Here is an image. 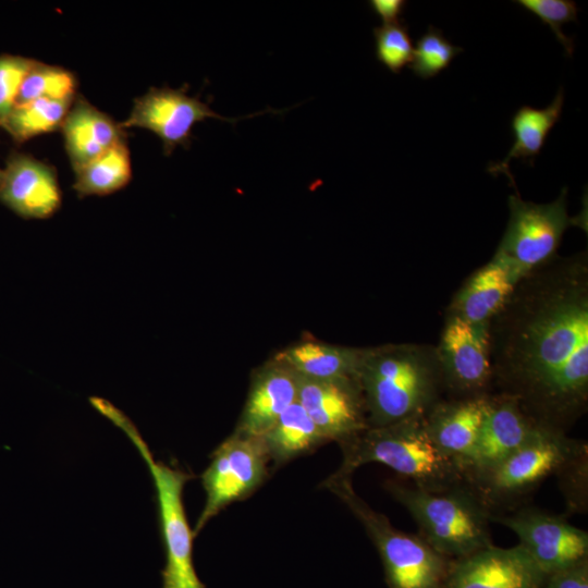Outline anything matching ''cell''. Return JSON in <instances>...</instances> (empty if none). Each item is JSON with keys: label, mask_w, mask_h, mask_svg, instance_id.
Segmentation results:
<instances>
[{"label": "cell", "mask_w": 588, "mask_h": 588, "mask_svg": "<svg viewBox=\"0 0 588 588\" xmlns=\"http://www.w3.org/2000/svg\"><path fill=\"white\" fill-rule=\"evenodd\" d=\"M297 402L326 441H342L368 428L363 394L356 378L316 379L298 376Z\"/></svg>", "instance_id": "13"}, {"label": "cell", "mask_w": 588, "mask_h": 588, "mask_svg": "<svg viewBox=\"0 0 588 588\" xmlns=\"http://www.w3.org/2000/svg\"><path fill=\"white\" fill-rule=\"evenodd\" d=\"M437 348L445 391L458 397L488 394L492 385L489 322L446 315Z\"/></svg>", "instance_id": "10"}, {"label": "cell", "mask_w": 588, "mask_h": 588, "mask_svg": "<svg viewBox=\"0 0 588 588\" xmlns=\"http://www.w3.org/2000/svg\"><path fill=\"white\" fill-rule=\"evenodd\" d=\"M35 61L21 56H0V121L15 106L22 83Z\"/></svg>", "instance_id": "30"}, {"label": "cell", "mask_w": 588, "mask_h": 588, "mask_svg": "<svg viewBox=\"0 0 588 588\" xmlns=\"http://www.w3.org/2000/svg\"><path fill=\"white\" fill-rule=\"evenodd\" d=\"M385 488L411 513L419 536L445 558L462 559L492 546L491 513L467 482L429 491L390 480Z\"/></svg>", "instance_id": "4"}, {"label": "cell", "mask_w": 588, "mask_h": 588, "mask_svg": "<svg viewBox=\"0 0 588 588\" xmlns=\"http://www.w3.org/2000/svg\"><path fill=\"white\" fill-rule=\"evenodd\" d=\"M510 219L504 235L494 253L520 280L523 277L556 256L567 228H586L583 215L567 213V187L549 204L523 200L516 192L509 197Z\"/></svg>", "instance_id": "8"}, {"label": "cell", "mask_w": 588, "mask_h": 588, "mask_svg": "<svg viewBox=\"0 0 588 588\" xmlns=\"http://www.w3.org/2000/svg\"><path fill=\"white\" fill-rule=\"evenodd\" d=\"M73 188L79 197L105 196L123 188L132 177L130 151L122 139L74 172Z\"/></svg>", "instance_id": "24"}, {"label": "cell", "mask_w": 588, "mask_h": 588, "mask_svg": "<svg viewBox=\"0 0 588 588\" xmlns=\"http://www.w3.org/2000/svg\"><path fill=\"white\" fill-rule=\"evenodd\" d=\"M297 396L298 375L272 357L253 373L234 431L261 437L286 408L297 402Z\"/></svg>", "instance_id": "17"}, {"label": "cell", "mask_w": 588, "mask_h": 588, "mask_svg": "<svg viewBox=\"0 0 588 588\" xmlns=\"http://www.w3.org/2000/svg\"><path fill=\"white\" fill-rule=\"evenodd\" d=\"M525 10L535 14L544 25H548L556 39L563 45L565 53L572 57L574 51L573 38L567 37L562 26L577 20L578 8L572 0H517Z\"/></svg>", "instance_id": "29"}, {"label": "cell", "mask_w": 588, "mask_h": 588, "mask_svg": "<svg viewBox=\"0 0 588 588\" xmlns=\"http://www.w3.org/2000/svg\"><path fill=\"white\" fill-rule=\"evenodd\" d=\"M492 384L538 425L564 431L588 404V256L523 277L490 320Z\"/></svg>", "instance_id": "1"}, {"label": "cell", "mask_w": 588, "mask_h": 588, "mask_svg": "<svg viewBox=\"0 0 588 588\" xmlns=\"http://www.w3.org/2000/svg\"><path fill=\"white\" fill-rule=\"evenodd\" d=\"M77 79L74 73L58 65L35 61L20 88L15 106L35 99H74Z\"/></svg>", "instance_id": "26"}, {"label": "cell", "mask_w": 588, "mask_h": 588, "mask_svg": "<svg viewBox=\"0 0 588 588\" xmlns=\"http://www.w3.org/2000/svg\"><path fill=\"white\" fill-rule=\"evenodd\" d=\"M1 175H2V170L0 169V180H1Z\"/></svg>", "instance_id": "33"}, {"label": "cell", "mask_w": 588, "mask_h": 588, "mask_svg": "<svg viewBox=\"0 0 588 588\" xmlns=\"http://www.w3.org/2000/svg\"><path fill=\"white\" fill-rule=\"evenodd\" d=\"M539 425L506 394H490L476 444L461 468L464 480L471 485L516 451Z\"/></svg>", "instance_id": "14"}, {"label": "cell", "mask_w": 588, "mask_h": 588, "mask_svg": "<svg viewBox=\"0 0 588 588\" xmlns=\"http://www.w3.org/2000/svg\"><path fill=\"white\" fill-rule=\"evenodd\" d=\"M74 172L126 139L120 123L76 95L61 125Z\"/></svg>", "instance_id": "20"}, {"label": "cell", "mask_w": 588, "mask_h": 588, "mask_svg": "<svg viewBox=\"0 0 588 588\" xmlns=\"http://www.w3.org/2000/svg\"><path fill=\"white\" fill-rule=\"evenodd\" d=\"M363 352L364 348L304 339L284 347L273 358L306 378H355Z\"/></svg>", "instance_id": "21"}, {"label": "cell", "mask_w": 588, "mask_h": 588, "mask_svg": "<svg viewBox=\"0 0 588 588\" xmlns=\"http://www.w3.org/2000/svg\"><path fill=\"white\" fill-rule=\"evenodd\" d=\"M543 588H588V560L549 575Z\"/></svg>", "instance_id": "31"}, {"label": "cell", "mask_w": 588, "mask_h": 588, "mask_svg": "<svg viewBox=\"0 0 588 588\" xmlns=\"http://www.w3.org/2000/svg\"><path fill=\"white\" fill-rule=\"evenodd\" d=\"M73 100L40 98L16 105L0 121V126L16 144H23L37 135L61 128Z\"/></svg>", "instance_id": "25"}, {"label": "cell", "mask_w": 588, "mask_h": 588, "mask_svg": "<svg viewBox=\"0 0 588 588\" xmlns=\"http://www.w3.org/2000/svg\"><path fill=\"white\" fill-rule=\"evenodd\" d=\"M490 522L515 532L547 577L588 560V534L562 516L527 507L507 516L490 514Z\"/></svg>", "instance_id": "11"}, {"label": "cell", "mask_w": 588, "mask_h": 588, "mask_svg": "<svg viewBox=\"0 0 588 588\" xmlns=\"http://www.w3.org/2000/svg\"><path fill=\"white\" fill-rule=\"evenodd\" d=\"M376 57L390 72L399 74L412 63L414 46L404 21L373 28Z\"/></svg>", "instance_id": "28"}, {"label": "cell", "mask_w": 588, "mask_h": 588, "mask_svg": "<svg viewBox=\"0 0 588 588\" xmlns=\"http://www.w3.org/2000/svg\"><path fill=\"white\" fill-rule=\"evenodd\" d=\"M187 85L172 89L151 87L134 100L128 118L120 123L124 130L137 126L154 132L162 142L163 152L169 156L177 146L188 148L194 125L207 119L235 123L241 118H225L215 112L198 97L186 94Z\"/></svg>", "instance_id": "12"}, {"label": "cell", "mask_w": 588, "mask_h": 588, "mask_svg": "<svg viewBox=\"0 0 588 588\" xmlns=\"http://www.w3.org/2000/svg\"><path fill=\"white\" fill-rule=\"evenodd\" d=\"M352 475L335 471L324 485L365 527L382 561L388 588H444L452 560L437 552L419 535L394 528L372 510L352 486Z\"/></svg>", "instance_id": "6"}, {"label": "cell", "mask_w": 588, "mask_h": 588, "mask_svg": "<svg viewBox=\"0 0 588 588\" xmlns=\"http://www.w3.org/2000/svg\"><path fill=\"white\" fill-rule=\"evenodd\" d=\"M462 51L463 48L451 44L439 28L429 25L427 32L417 39L408 66L416 76L431 78L449 68Z\"/></svg>", "instance_id": "27"}, {"label": "cell", "mask_w": 588, "mask_h": 588, "mask_svg": "<svg viewBox=\"0 0 588 588\" xmlns=\"http://www.w3.org/2000/svg\"><path fill=\"white\" fill-rule=\"evenodd\" d=\"M269 462L259 437L234 431L226 438L201 475L206 501L193 529L194 537L229 504L250 495L267 478Z\"/></svg>", "instance_id": "9"}, {"label": "cell", "mask_w": 588, "mask_h": 588, "mask_svg": "<svg viewBox=\"0 0 588 588\" xmlns=\"http://www.w3.org/2000/svg\"><path fill=\"white\" fill-rule=\"evenodd\" d=\"M339 444L343 452L336 470L340 474L352 475L362 465L379 463L429 491H442L465 481L457 465L433 443L425 415L368 427Z\"/></svg>", "instance_id": "3"}, {"label": "cell", "mask_w": 588, "mask_h": 588, "mask_svg": "<svg viewBox=\"0 0 588 588\" xmlns=\"http://www.w3.org/2000/svg\"><path fill=\"white\" fill-rule=\"evenodd\" d=\"M518 281L511 268L493 255L489 262L463 283L453 296L446 315L475 323L490 322L506 304Z\"/></svg>", "instance_id": "19"}, {"label": "cell", "mask_w": 588, "mask_h": 588, "mask_svg": "<svg viewBox=\"0 0 588 588\" xmlns=\"http://www.w3.org/2000/svg\"><path fill=\"white\" fill-rule=\"evenodd\" d=\"M585 454L583 442L569 439L564 431L539 425L523 445L469 486L489 509L493 503L530 491Z\"/></svg>", "instance_id": "7"}, {"label": "cell", "mask_w": 588, "mask_h": 588, "mask_svg": "<svg viewBox=\"0 0 588 588\" xmlns=\"http://www.w3.org/2000/svg\"><path fill=\"white\" fill-rule=\"evenodd\" d=\"M564 103L563 89L560 88L553 101L543 109L530 106L520 107L512 118L511 127L515 142L507 156L500 163L491 164L488 171L493 175L504 173L515 185L513 175L510 172L511 159H523L532 161L541 151L546 138L552 127L559 122Z\"/></svg>", "instance_id": "22"}, {"label": "cell", "mask_w": 588, "mask_h": 588, "mask_svg": "<svg viewBox=\"0 0 588 588\" xmlns=\"http://www.w3.org/2000/svg\"><path fill=\"white\" fill-rule=\"evenodd\" d=\"M90 403L128 437L148 466L156 489L160 531L166 552L161 588H205L194 567L195 537L183 504V489L192 476L156 461L135 425L113 404L101 397H91Z\"/></svg>", "instance_id": "5"}, {"label": "cell", "mask_w": 588, "mask_h": 588, "mask_svg": "<svg viewBox=\"0 0 588 588\" xmlns=\"http://www.w3.org/2000/svg\"><path fill=\"white\" fill-rule=\"evenodd\" d=\"M489 403L490 393L441 400L425 415L433 443L460 471L476 444Z\"/></svg>", "instance_id": "18"}, {"label": "cell", "mask_w": 588, "mask_h": 588, "mask_svg": "<svg viewBox=\"0 0 588 588\" xmlns=\"http://www.w3.org/2000/svg\"><path fill=\"white\" fill-rule=\"evenodd\" d=\"M547 575L517 544L490 546L453 560L444 588H543Z\"/></svg>", "instance_id": "15"}, {"label": "cell", "mask_w": 588, "mask_h": 588, "mask_svg": "<svg viewBox=\"0 0 588 588\" xmlns=\"http://www.w3.org/2000/svg\"><path fill=\"white\" fill-rule=\"evenodd\" d=\"M259 438L270 462L275 465L310 452L327 442L298 402L286 408Z\"/></svg>", "instance_id": "23"}, {"label": "cell", "mask_w": 588, "mask_h": 588, "mask_svg": "<svg viewBox=\"0 0 588 588\" xmlns=\"http://www.w3.org/2000/svg\"><path fill=\"white\" fill-rule=\"evenodd\" d=\"M407 2L404 0H371L369 7L377 14L383 24H390L400 21Z\"/></svg>", "instance_id": "32"}, {"label": "cell", "mask_w": 588, "mask_h": 588, "mask_svg": "<svg viewBox=\"0 0 588 588\" xmlns=\"http://www.w3.org/2000/svg\"><path fill=\"white\" fill-rule=\"evenodd\" d=\"M355 378L369 427L426 415L445 391L437 348L427 344L366 347Z\"/></svg>", "instance_id": "2"}, {"label": "cell", "mask_w": 588, "mask_h": 588, "mask_svg": "<svg viewBox=\"0 0 588 588\" xmlns=\"http://www.w3.org/2000/svg\"><path fill=\"white\" fill-rule=\"evenodd\" d=\"M56 171L34 157L13 151L2 170L0 201L26 219H46L61 206Z\"/></svg>", "instance_id": "16"}]
</instances>
